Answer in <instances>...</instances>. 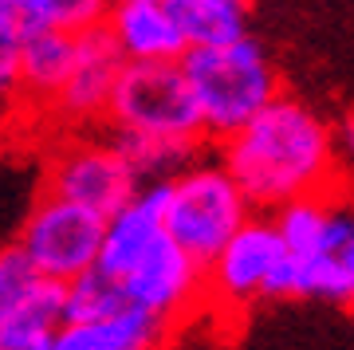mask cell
<instances>
[{"mask_svg":"<svg viewBox=\"0 0 354 350\" xmlns=\"http://www.w3.org/2000/svg\"><path fill=\"white\" fill-rule=\"evenodd\" d=\"M241 193L256 213H279L304 197H330L342 185V162L335 150V122L304 102L299 95H279L241 134L216 146Z\"/></svg>","mask_w":354,"mask_h":350,"instance_id":"1","label":"cell"},{"mask_svg":"<svg viewBox=\"0 0 354 350\" xmlns=\"http://www.w3.org/2000/svg\"><path fill=\"white\" fill-rule=\"evenodd\" d=\"M181 67L201 107L205 138L216 146L241 134L256 114L283 95L276 63L256 36H244L225 48H193L185 51Z\"/></svg>","mask_w":354,"mask_h":350,"instance_id":"2","label":"cell"},{"mask_svg":"<svg viewBox=\"0 0 354 350\" xmlns=\"http://www.w3.org/2000/svg\"><path fill=\"white\" fill-rule=\"evenodd\" d=\"M252 217V201L241 193L216 154H205L185 174L165 181V232L201 268H209Z\"/></svg>","mask_w":354,"mask_h":350,"instance_id":"3","label":"cell"},{"mask_svg":"<svg viewBox=\"0 0 354 350\" xmlns=\"http://www.w3.org/2000/svg\"><path fill=\"white\" fill-rule=\"evenodd\" d=\"M39 189L111 221L138 197L142 181L122 158L111 130H91V134L51 138L44 169H39Z\"/></svg>","mask_w":354,"mask_h":350,"instance_id":"4","label":"cell"},{"mask_svg":"<svg viewBox=\"0 0 354 350\" xmlns=\"http://www.w3.org/2000/svg\"><path fill=\"white\" fill-rule=\"evenodd\" d=\"M111 134H146V138H181V142H209L201 122V107L189 87V75L177 63H127L114 87Z\"/></svg>","mask_w":354,"mask_h":350,"instance_id":"5","label":"cell"},{"mask_svg":"<svg viewBox=\"0 0 354 350\" xmlns=\"http://www.w3.org/2000/svg\"><path fill=\"white\" fill-rule=\"evenodd\" d=\"M106 221L83 205H71L64 197H51L39 189L28 205L16 244L36 264V272L51 284H75L79 275L99 268Z\"/></svg>","mask_w":354,"mask_h":350,"instance_id":"6","label":"cell"},{"mask_svg":"<svg viewBox=\"0 0 354 350\" xmlns=\"http://www.w3.org/2000/svg\"><path fill=\"white\" fill-rule=\"evenodd\" d=\"M67 326V288L36 272L24 248L0 244V350H48Z\"/></svg>","mask_w":354,"mask_h":350,"instance_id":"7","label":"cell"},{"mask_svg":"<svg viewBox=\"0 0 354 350\" xmlns=\"http://www.w3.org/2000/svg\"><path fill=\"white\" fill-rule=\"evenodd\" d=\"M122 51L114 48V39L106 28H91L79 32L75 48V67L67 75L64 91L55 95L51 111L44 114V122L55 134H91V130H106V114H111L114 87L122 79Z\"/></svg>","mask_w":354,"mask_h":350,"instance_id":"8","label":"cell"},{"mask_svg":"<svg viewBox=\"0 0 354 350\" xmlns=\"http://www.w3.org/2000/svg\"><path fill=\"white\" fill-rule=\"evenodd\" d=\"M283 256H288V248L279 240L276 221L268 213H256L205 268V307L236 315L252 307L256 300H264L268 279L276 275Z\"/></svg>","mask_w":354,"mask_h":350,"instance_id":"9","label":"cell"},{"mask_svg":"<svg viewBox=\"0 0 354 350\" xmlns=\"http://www.w3.org/2000/svg\"><path fill=\"white\" fill-rule=\"evenodd\" d=\"M114 284L122 288L130 307L153 315L169 331L205 307V268L177 248L169 232Z\"/></svg>","mask_w":354,"mask_h":350,"instance_id":"10","label":"cell"},{"mask_svg":"<svg viewBox=\"0 0 354 350\" xmlns=\"http://www.w3.org/2000/svg\"><path fill=\"white\" fill-rule=\"evenodd\" d=\"M102 28L127 63H177L189 51L165 0H114Z\"/></svg>","mask_w":354,"mask_h":350,"instance_id":"11","label":"cell"},{"mask_svg":"<svg viewBox=\"0 0 354 350\" xmlns=\"http://www.w3.org/2000/svg\"><path fill=\"white\" fill-rule=\"evenodd\" d=\"M279 228V240L291 256L311 260V256H342V248L354 240V209L339 193L330 197H304L272 213Z\"/></svg>","mask_w":354,"mask_h":350,"instance_id":"12","label":"cell"},{"mask_svg":"<svg viewBox=\"0 0 354 350\" xmlns=\"http://www.w3.org/2000/svg\"><path fill=\"white\" fill-rule=\"evenodd\" d=\"M75 48L79 36L55 32V28H28L24 32V51H20V75H24V102L20 118H36L51 111L55 95L64 91L71 67H75Z\"/></svg>","mask_w":354,"mask_h":350,"instance_id":"13","label":"cell"},{"mask_svg":"<svg viewBox=\"0 0 354 350\" xmlns=\"http://www.w3.org/2000/svg\"><path fill=\"white\" fill-rule=\"evenodd\" d=\"M169 338V326L153 315L127 307V311L99 319V323H67L51 350H158Z\"/></svg>","mask_w":354,"mask_h":350,"instance_id":"14","label":"cell"},{"mask_svg":"<svg viewBox=\"0 0 354 350\" xmlns=\"http://www.w3.org/2000/svg\"><path fill=\"white\" fill-rule=\"evenodd\" d=\"M185 48H225L248 32V0H165Z\"/></svg>","mask_w":354,"mask_h":350,"instance_id":"15","label":"cell"},{"mask_svg":"<svg viewBox=\"0 0 354 350\" xmlns=\"http://www.w3.org/2000/svg\"><path fill=\"white\" fill-rule=\"evenodd\" d=\"M118 142L122 158L130 169L138 174L142 185H158V181H174L185 174L193 162H201L209 154V142H181V138H146V134H111Z\"/></svg>","mask_w":354,"mask_h":350,"instance_id":"16","label":"cell"},{"mask_svg":"<svg viewBox=\"0 0 354 350\" xmlns=\"http://www.w3.org/2000/svg\"><path fill=\"white\" fill-rule=\"evenodd\" d=\"M28 28H55V32H91L111 12V0H20Z\"/></svg>","mask_w":354,"mask_h":350,"instance_id":"17","label":"cell"},{"mask_svg":"<svg viewBox=\"0 0 354 350\" xmlns=\"http://www.w3.org/2000/svg\"><path fill=\"white\" fill-rule=\"evenodd\" d=\"M127 307L130 303L122 288L111 275H102L99 268L79 275L75 284H67V323H99V319H111Z\"/></svg>","mask_w":354,"mask_h":350,"instance_id":"18","label":"cell"},{"mask_svg":"<svg viewBox=\"0 0 354 350\" xmlns=\"http://www.w3.org/2000/svg\"><path fill=\"white\" fill-rule=\"evenodd\" d=\"M24 32H0V114L8 122L20 118V102H24V75H20Z\"/></svg>","mask_w":354,"mask_h":350,"instance_id":"19","label":"cell"},{"mask_svg":"<svg viewBox=\"0 0 354 350\" xmlns=\"http://www.w3.org/2000/svg\"><path fill=\"white\" fill-rule=\"evenodd\" d=\"M335 150H339L342 174L346 169L354 174V114H342L339 122H335Z\"/></svg>","mask_w":354,"mask_h":350,"instance_id":"20","label":"cell"},{"mask_svg":"<svg viewBox=\"0 0 354 350\" xmlns=\"http://www.w3.org/2000/svg\"><path fill=\"white\" fill-rule=\"evenodd\" d=\"M28 20H24V8L20 0H0V32H24Z\"/></svg>","mask_w":354,"mask_h":350,"instance_id":"21","label":"cell"},{"mask_svg":"<svg viewBox=\"0 0 354 350\" xmlns=\"http://www.w3.org/2000/svg\"><path fill=\"white\" fill-rule=\"evenodd\" d=\"M339 260H342V272H346V284H351V295H354V240L342 248Z\"/></svg>","mask_w":354,"mask_h":350,"instance_id":"22","label":"cell"},{"mask_svg":"<svg viewBox=\"0 0 354 350\" xmlns=\"http://www.w3.org/2000/svg\"><path fill=\"white\" fill-rule=\"evenodd\" d=\"M4 134H8V118L0 114V150H4Z\"/></svg>","mask_w":354,"mask_h":350,"instance_id":"23","label":"cell"},{"mask_svg":"<svg viewBox=\"0 0 354 350\" xmlns=\"http://www.w3.org/2000/svg\"><path fill=\"white\" fill-rule=\"evenodd\" d=\"M111 4H114V0H111Z\"/></svg>","mask_w":354,"mask_h":350,"instance_id":"24","label":"cell"},{"mask_svg":"<svg viewBox=\"0 0 354 350\" xmlns=\"http://www.w3.org/2000/svg\"><path fill=\"white\" fill-rule=\"evenodd\" d=\"M48 350H51V347H48Z\"/></svg>","mask_w":354,"mask_h":350,"instance_id":"25","label":"cell"}]
</instances>
